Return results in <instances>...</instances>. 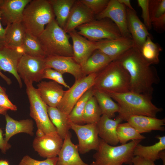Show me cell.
Segmentation results:
<instances>
[{
	"mask_svg": "<svg viewBox=\"0 0 165 165\" xmlns=\"http://www.w3.org/2000/svg\"><path fill=\"white\" fill-rule=\"evenodd\" d=\"M116 60L129 74L130 91L152 95L153 85L159 83L160 78L156 69L145 60L136 47L128 50Z\"/></svg>",
	"mask_w": 165,
	"mask_h": 165,
	"instance_id": "1",
	"label": "cell"
},
{
	"mask_svg": "<svg viewBox=\"0 0 165 165\" xmlns=\"http://www.w3.org/2000/svg\"><path fill=\"white\" fill-rule=\"evenodd\" d=\"M108 94L117 102L119 107V116L123 120L134 115L156 117L157 113L163 110L152 103V95L130 91Z\"/></svg>",
	"mask_w": 165,
	"mask_h": 165,
	"instance_id": "2",
	"label": "cell"
},
{
	"mask_svg": "<svg viewBox=\"0 0 165 165\" xmlns=\"http://www.w3.org/2000/svg\"><path fill=\"white\" fill-rule=\"evenodd\" d=\"M128 73L118 61H112L97 73L92 88L111 93H121L130 91Z\"/></svg>",
	"mask_w": 165,
	"mask_h": 165,
	"instance_id": "3",
	"label": "cell"
},
{
	"mask_svg": "<svg viewBox=\"0 0 165 165\" xmlns=\"http://www.w3.org/2000/svg\"><path fill=\"white\" fill-rule=\"evenodd\" d=\"M37 38L46 57L73 56L72 45L69 41L70 36L59 25L55 19L46 25Z\"/></svg>",
	"mask_w": 165,
	"mask_h": 165,
	"instance_id": "4",
	"label": "cell"
},
{
	"mask_svg": "<svg viewBox=\"0 0 165 165\" xmlns=\"http://www.w3.org/2000/svg\"><path fill=\"white\" fill-rule=\"evenodd\" d=\"M55 17L48 0H31L24 10L21 23L26 33L38 37Z\"/></svg>",
	"mask_w": 165,
	"mask_h": 165,
	"instance_id": "5",
	"label": "cell"
},
{
	"mask_svg": "<svg viewBox=\"0 0 165 165\" xmlns=\"http://www.w3.org/2000/svg\"><path fill=\"white\" fill-rule=\"evenodd\" d=\"M142 140H133L119 146L110 145L100 138L98 150L90 165H123L132 164L134 149Z\"/></svg>",
	"mask_w": 165,
	"mask_h": 165,
	"instance_id": "6",
	"label": "cell"
},
{
	"mask_svg": "<svg viewBox=\"0 0 165 165\" xmlns=\"http://www.w3.org/2000/svg\"><path fill=\"white\" fill-rule=\"evenodd\" d=\"M26 91L30 103V115L36 122L37 130L36 137H41L52 132L57 131L51 122L47 112V105L42 100L33 83L25 82Z\"/></svg>",
	"mask_w": 165,
	"mask_h": 165,
	"instance_id": "7",
	"label": "cell"
},
{
	"mask_svg": "<svg viewBox=\"0 0 165 165\" xmlns=\"http://www.w3.org/2000/svg\"><path fill=\"white\" fill-rule=\"evenodd\" d=\"M78 33L94 42L123 37L115 24L110 19H95L77 28Z\"/></svg>",
	"mask_w": 165,
	"mask_h": 165,
	"instance_id": "8",
	"label": "cell"
},
{
	"mask_svg": "<svg viewBox=\"0 0 165 165\" xmlns=\"http://www.w3.org/2000/svg\"><path fill=\"white\" fill-rule=\"evenodd\" d=\"M97 74V73L91 74L75 80L72 86L65 91L57 107L69 115L77 102L87 90L93 87Z\"/></svg>",
	"mask_w": 165,
	"mask_h": 165,
	"instance_id": "9",
	"label": "cell"
},
{
	"mask_svg": "<svg viewBox=\"0 0 165 165\" xmlns=\"http://www.w3.org/2000/svg\"><path fill=\"white\" fill-rule=\"evenodd\" d=\"M46 57H34L24 54L20 59L17 72L24 82H39L46 68Z\"/></svg>",
	"mask_w": 165,
	"mask_h": 165,
	"instance_id": "10",
	"label": "cell"
},
{
	"mask_svg": "<svg viewBox=\"0 0 165 165\" xmlns=\"http://www.w3.org/2000/svg\"><path fill=\"white\" fill-rule=\"evenodd\" d=\"M97 123L82 125L71 122V129L77 135L79 141L78 149L80 154H85L91 150H98L100 138Z\"/></svg>",
	"mask_w": 165,
	"mask_h": 165,
	"instance_id": "11",
	"label": "cell"
},
{
	"mask_svg": "<svg viewBox=\"0 0 165 165\" xmlns=\"http://www.w3.org/2000/svg\"><path fill=\"white\" fill-rule=\"evenodd\" d=\"M105 18L110 19L115 24L123 37L132 39L127 27L126 7L118 0H109L105 9L95 16L97 20Z\"/></svg>",
	"mask_w": 165,
	"mask_h": 165,
	"instance_id": "12",
	"label": "cell"
},
{
	"mask_svg": "<svg viewBox=\"0 0 165 165\" xmlns=\"http://www.w3.org/2000/svg\"><path fill=\"white\" fill-rule=\"evenodd\" d=\"M63 141L57 131L52 132L35 137L32 145L35 150L40 156L51 158L57 157Z\"/></svg>",
	"mask_w": 165,
	"mask_h": 165,
	"instance_id": "13",
	"label": "cell"
},
{
	"mask_svg": "<svg viewBox=\"0 0 165 165\" xmlns=\"http://www.w3.org/2000/svg\"><path fill=\"white\" fill-rule=\"evenodd\" d=\"M45 59L46 68L54 69L63 74H70L74 76L75 80L86 76L84 74L81 66L73 57L50 56Z\"/></svg>",
	"mask_w": 165,
	"mask_h": 165,
	"instance_id": "14",
	"label": "cell"
},
{
	"mask_svg": "<svg viewBox=\"0 0 165 165\" xmlns=\"http://www.w3.org/2000/svg\"><path fill=\"white\" fill-rule=\"evenodd\" d=\"M72 42L73 56L82 67L97 48L95 42L90 41L73 30L68 33Z\"/></svg>",
	"mask_w": 165,
	"mask_h": 165,
	"instance_id": "15",
	"label": "cell"
},
{
	"mask_svg": "<svg viewBox=\"0 0 165 165\" xmlns=\"http://www.w3.org/2000/svg\"><path fill=\"white\" fill-rule=\"evenodd\" d=\"M98 49L110 58L116 60L120 55L135 46L132 39L122 37L106 39L95 42Z\"/></svg>",
	"mask_w": 165,
	"mask_h": 165,
	"instance_id": "16",
	"label": "cell"
},
{
	"mask_svg": "<svg viewBox=\"0 0 165 165\" xmlns=\"http://www.w3.org/2000/svg\"><path fill=\"white\" fill-rule=\"evenodd\" d=\"M24 54L22 47L16 48L6 47L0 50V71L2 70L12 74L20 88L22 86V83L17 72V67Z\"/></svg>",
	"mask_w": 165,
	"mask_h": 165,
	"instance_id": "17",
	"label": "cell"
},
{
	"mask_svg": "<svg viewBox=\"0 0 165 165\" xmlns=\"http://www.w3.org/2000/svg\"><path fill=\"white\" fill-rule=\"evenodd\" d=\"M95 19V16L80 0H76L73 5L64 28L67 33L78 26Z\"/></svg>",
	"mask_w": 165,
	"mask_h": 165,
	"instance_id": "18",
	"label": "cell"
},
{
	"mask_svg": "<svg viewBox=\"0 0 165 165\" xmlns=\"http://www.w3.org/2000/svg\"><path fill=\"white\" fill-rule=\"evenodd\" d=\"M31 0H3L0 5L1 20L6 26L21 22L24 10Z\"/></svg>",
	"mask_w": 165,
	"mask_h": 165,
	"instance_id": "19",
	"label": "cell"
},
{
	"mask_svg": "<svg viewBox=\"0 0 165 165\" xmlns=\"http://www.w3.org/2000/svg\"><path fill=\"white\" fill-rule=\"evenodd\" d=\"M127 25L135 44L140 50L147 37L151 36L144 24L139 18L136 11L126 9Z\"/></svg>",
	"mask_w": 165,
	"mask_h": 165,
	"instance_id": "20",
	"label": "cell"
},
{
	"mask_svg": "<svg viewBox=\"0 0 165 165\" xmlns=\"http://www.w3.org/2000/svg\"><path fill=\"white\" fill-rule=\"evenodd\" d=\"M37 86V92L43 101L48 106L57 107L65 92L63 86L53 81H41Z\"/></svg>",
	"mask_w": 165,
	"mask_h": 165,
	"instance_id": "21",
	"label": "cell"
},
{
	"mask_svg": "<svg viewBox=\"0 0 165 165\" xmlns=\"http://www.w3.org/2000/svg\"><path fill=\"white\" fill-rule=\"evenodd\" d=\"M69 131L63 141L62 147L58 155L56 165H89L81 158L78 146L71 141Z\"/></svg>",
	"mask_w": 165,
	"mask_h": 165,
	"instance_id": "22",
	"label": "cell"
},
{
	"mask_svg": "<svg viewBox=\"0 0 165 165\" xmlns=\"http://www.w3.org/2000/svg\"><path fill=\"white\" fill-rule=\"evenodd\" d=\"M123 121L119 116L113 120L102 115L97 123L98 136L100 138L110 145L116 146L117 145L119 141L116 128L118 125Z\"/></svg>",
	"mask_w": 165,
	"mask_h": 165,
	"instance_id": "23",
	"label": "cell"
},
{
	"mask_svg": "<svg viewBox=\"0 0 165 165\" xmlns=\"http://www.w3.org/2000/svg\"><path fill=\"white\" fill-rule=\"evenodd\" d=\"M140 134L149 133L152 130L163 131L165 130L164 119H159L145 116L134 115L125 119Z\"/></svg>",
	"mask_w": 165,
	"mask_h": 165,
	"instance_id": "24",
	"label": "cell"
},
{
	"mask_svg": "<svg viewBox=\"0 0 165 165\" xmlns=\"http://www.w3.org/2000/svg\"><path fill=\"white\" fill-rule=\"evenodd\" d=\"M5 116L6 125L4 138L6 142H8L13 136L20 133H26L31 136L34 135V123L32 120L27 119L18 121L7 113Z\"/></svg>",
	"mask_w": 165,
	"mask_h": 165,
	"instance_id": "25",
	"label": "cell"
},
{
	"mask_svg": "<svg viewBox=\"0 0 165 165\" xmlns=\"http://www.w3.org/2000/svg\"><path fill=\"white\" fill-rule=\"evenodd\" d=\"M47 110L49 118L56 128L57 132L64 140L71 129V123L68 117L57 107L47 106Z\"/></svg>",
	"mask_w": 165,
	"mask_h": 165,
	"instance_id": "26",
	"label": "cell"
},
{
	"mask_svg": "<svg viewBox=\"0 0 165 165\" xmlns=\"http://www.w3.org/2000/svg\"><path fill=\"white\" fill-rule=\"evenodd\" d=\"M112 61L100 50H95L82 67L84 74L86 76L99 72L107 66Z\"/></svg>",
	"mask_w": 165,
	"mask_h": 165,
	"instance_id": "27",
	"label": "cell"
},
{
	"mask_svg": "<svg viewBox=\"0 0 165 165\" xmlns=\"http://www.w3.org/2000/svg\"><path fill=\"white\" fill-rule=\"evenodd\" d=\"M156 138L159 141L151 146H145L138 144L134 151V156H138L153 162L159 159L160 152L165 149V136H157Z\"/></svg>",
	"mask_w": 165,
	"mask_h": 165,
	"instance_id": "28",
	"label": "cell"
},
{
	"mask_svg": "<svg viewBox=\"0 0 165 165\" xmlns=\"http://www.w3.org/2000/svg\"><path fill=\"white\" fill-rule=\"evenodd\" d=\"M5 29L6 47L11 48L22 47L26 32L21 22L7 25Z\"/></svg>",
	"mask_w": 165,
	"mask_h": 165,
	"instance_id": "29",
	"label": "cell"
},
{
	"mask_svg": "<svg viewBox=\"0 0 165 165\" xmlns=\"http://www.w3.org/2000/svg\"><path fill=\"white\" fill-rule=\"evenodd\" d=\"M93 96L98 104L102 115H105L111 119L115 116L116 113L119 112V105L113 101L108 94L93 90Z\"/></svg>",
	"mask_w": 165,
	"mask_h": 165,
	"instance_id": "30",
	"label": "cell"
},
{
	"mask_svg": "<svg viewBox=\"0 0 165 165\" xmlns=\"http://www.w3.org/2000/svg\"><path fill=\"white\" fill-rule=\"evenodd\" d=\"M76 0H48L53 10L56 20L64 29L71 9Z\"/></svg>",
	"mask_w": 165,
	"mask_h": 165,
	"instance_id": "31",
	"label": "cell"
},
{
	"mask_svg": "<svg viewBox=\"0 0 165 165\" xmlns=\"http://www.w3.org/2000/svg\"><path fill=\"white\" fill-rule=\"evenodd\" d=\"M152 36H148L139 50L145 60L151 65L160 62L159 55L162 51L161 47L152 40Z\"/></svg>",
	"mask_w": 165,
	"mask_h": 165,
	"instance_id": "32",
	"label": "cell"
},
{
	"mask_svg": "<svg viewBox=\"0 0 165 165\" xmlns=\"http://www.w3.org/2000/svg\"><path fill=\"white\" fill-rule=\"evenodd\" d=\"M116 133L119 142L121 145L127 143L130 140H142L145 138L127 122L119 123L117 127Z\"/></svg>",
	"mask_w": 165,
	"mask_h": 165,
	"instance_id": "33",
	"label": "cell"
},
{
	"mask_svg": "<svg viewBox=\"0 0 165 165\" xmlns=\"http://www.w3.org/2000/svg\"><path fill=\"white\" fill-rule=\"evenodd\" d=\"M93 96L92 87L87 90L77 102L68 115L72 122L78 124H83L82 116L84 109L87 101Z\"/></svg>",
	"mask_w": 165,
	"mask_h": 165,
	"instance_id": "34",
	"label": "cell"
},
{
	"mask_svg": "<svg viewBox=\"0 0 165 165\" xmlns=\"http://www.w3.org/2000/svg\"><path fill=\"white\" fill-rule=\"evenodd\" d=\"M22 47L24 54L37 57L46 56L37 37L26 33Z\"/></svg>",
	"mask_w": 165,
	"mask_h": 165,
	"instance_id": "35",
	"label": "cell"
},
{
	"mask_svg": "<svg viewBox=\"0 0 165 165\" xmlns=\"http://www.w3.org/2000/svg\"><path fill=\"white\" fill-rule=\"evenodd\" d=\"M102 115L101 109L94 96L89 98L85 105L82 118L83 124L97 123Z\"/></svg>",
	"mask_w": 165,
	"mask_h": 165,
	"instance_id": "36",
	"label": "cell"
},
{
	"mask_svg": "<svg viewBox=\"0 0 165 165\" xmlns=\"http://www.w3.org/2000/svg\"><path fill=\"white\" fill-rule=\"evenodd\" d=\"M149 9L151 20L165 14V0H149Z\"/></svg>",
	"mask_w": 165,
	"mask_h": 165,
	"instance_id": "37",
	"label": "cell"
},
{
	"mask_svg": "<svg viewBox=\"0 0 165 165\" xmlns=\"http://www.w3.org/2000/svg\"><path fill=\"white\" fill-rule=\"evenodd\" d=\"M95 16L102 12L107 6L109 0H80Z\"/></svg>",
	"mask_w": 165,
	"mask_h": 165,
	"instance_id": "38",
	"label": "cell"
},
{
	"mask_svg": "<svg viewBox=\"0 0 165 165\" xmlns=\"http://www.w3.org/2000/svg\"><path fill=\"white\" fill-rule=\"evenodd\" d=\"M42 79H46L52 80L68 89L70 87L65 81L63 74L51 68H46L45 69L42 75Z\"/></svg>",
	"mask_w": 165,
	"mask_h": 165,
	"instance_id": "39",
	"label": "cell"
},
{
	"mask_svg": "<svg viewBox=\"0 0 165 165\" xmlns=\"http://www.w3.org/2000/svg\"><path fill=\"white\" fill-rule=\"evenodd\" d=\"M57 157L47 158L43 160H38L31 157L28 155L24 156L18 165H56Z\"/></svg>",
	"mask_w": 165,
	"mask_h": 165,
	"instance_id": "40",
	"label": "cell"
},
{
	"mask_svg": "<svg viewBox=\"0 0 165 165\" xmlns=\"http://www.w3.org/2000/svg\"><path fill=\"white\" fill-rule=\"evenodd\" d=\"M137 2L141 9L143 23L148 30H150L152 27L149 9V0H138Z\"/></svg>",
	"mask_w": 165,
	"mask_h": 165,
	"instance_id": "41",
	"label": "cell"
},
{
	"mask_svg": "<svg viewBox=\"0 0 165 165\" xmlns=\"http://www.w3.org/2000/svg\"><path fill=\"white\" fill-rule=\"evenodd\" d=\"M152 27L159 33H162L165 30V14L151 20Z\"/></svg>",
	"mask_w": 165,
	"mask_h": 165,
	"instance_id": "42",
	"label": "cell"
},
{
	"mask_svg": "<svg viewBox=\"0 0 165 165\" xmlns=\"http://www.w3.org/2000/svg\"><path fill=\"white\" fill-rule=\"evenodd\" d=\"M0 106L13 111L17 110L16 106L10 101L6 93H3L0 92Z\"/></svg>",
	"mask_w": 165,
	"mask_h": 165,
	"instance_id": "43",
	"label": "cell"
},
{
	"mask_svg": "<svg viewBox=\"0 0 165 165\" xmlns=\"http://www.w3.org/2000/svg\"><path fill=\"white\" fill-rule=\"evenodd\" d=\"M132 163L134 165H156L154 162L138 156H134Z\"/></svg>",
	"mask_w": 165,
	"mask_h": 165,
	"instance_id": "44",
	"label": "cell"
},
{
	"mask_svg": "<svg viewBox=\"0 0 165 165\" xmlns=\"http://www.w3.org/2000/svg\"><path fill=\"white\" fill-rule=\"evenodd\" d=\"M2 133V130L0 128V149L2 153H5L11 147V145L5 140Z\"/></svg>",
	"mask_w": 165,
	"mask_h": 165,
	"instance_id": "45",
	"label": "cell"
},
{
	"mask_svg": "<svg viewBox=\"0 0 165 165\" xmlns=\"http://www.w3.org/2000/svg\"><path fill=\"white\" fill-rule=\"evenodd\" d=\"M1 13L0 11V50L6 47V29H4L1 23Z\"/></svg>",
	"mask_w": 165,
	"mask_h": 165,
	"instance_id": "46",
	"label": "cell"
},
{
	"mask_svg": "<svg viewBox=\"0 0 165 165\" xmlns=\"http://www.w3.org/2000/svg\"><path fill=\"white\" fill-rule=\"evenodd\" d=\"M118 1L120 3L123 4L126 7H127V8L131 10H135L132 6L130 1V0H118Z\"/></svg>",
	"mask_w": 165,
	"mask_h": 165,
	"instance_id": "47",
	"label": "cell"
},
{
	"mask_svg": "<svg viewBox=\"0 0 165 165\" xmlns=\"http://www.w3.org/2000/svg\"><path fill=\"white\" fill-rule=\"evenodd\" d=\"M0 76L4 80L8 85H10L12 83L11 80L7 77L6 76L3 74L1 71H0Z\"/></svg>",
	"mask_w": 165,
	"mask_h": 165,
	"instance_id": "48",
	"label": "cell"
},
{
	"mask_svg": "<svg viewBox=\"0 0 165 165\" xmlns=\"http://www.w3.org/2000/svg\"><path fill=\"white\" fill-rule=\"evenodd\" d=\"M159 157L163 162V165H165V152L164 150L161 151L159 153Z\"/></svg>",
	"mask_w": 165,
	"mask_h": 165,
	"instance_id": "49",
	"label": "cell"
},
{
	"mask_svg": "<svg viewBox=\"0 0 165 165\" xmlns=\"http://www.w3.org/2000/svg\"><path fill=\"white\" fill-rule=\"evenodd\" d=\"M8 110L7 108L0 106V114L5 115Z\"/></svg>",
	"mask_w": 165,
	"mask_h": 165,
	"instance_id": "50",
	"label": "cell"
},
{
	"mask_svg": "<svg viewBox=\"0 0 165 165\" xmlns=\"http://www.w3.org/2000/svg\"><path fill=\"white\" fill-rule=\"evenodd\" d=\"M0 165H9V164L8 161L4 160H0Z\"/></svg>",
	"mask_w": 165,
	"mask_h": 165,
	"instance_id": "51",
	"label": "cell"
},
{
	"mask_svg": "<svg viewBox=\"0 0 165 165\" xmlns=\"http://www.w3.org/2000/svg\"><path fill=\"white\" fill-rule=\"evenodd\" d=\"M0 92L6 93L5 89L0 86Z\"/></svg>",
	"mask_w": 165,
	"mask_h": 165,
	"instance_id": "52",
	"label": "cell"
},
{
	"mask_svg": "<svg viewBox=\"0 0 165 165\" xmlns=\"http://www.w3.org/2000/svg\"><path fill=\"white\" fill-rule=\"evenodd\" d=\"M3 0H0V5L1 4Z\"/></svg>",
	"mask_w": 165,
	"mask_h": 165,
	"instance_id": "53",
	"label": "cell"
},
{
	"mask_svg": "<svg viewBox=\"0 0 165 165\" xmlns=\"http://www.w3.org/2000/svg\"><path fill=\"white\" fill-rule=\"evenodd\" d=\"M130 165H132V164H130Z\"/></svg>",
	"mask_w": 165,
	"mask_h": 165,
	"instance_id": "54",
	"label": "cell"
}]
</instances>
